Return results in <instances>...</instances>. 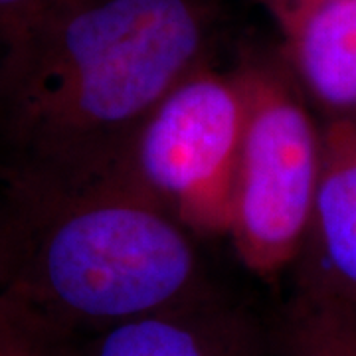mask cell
I'll use <instances>...</instances> for the list:
<instances>
[{
	"mask_svg": "<svg viewBox=\"0 0 356 356\" xmlns=\"http://www.w3.org/2000/svg\"><path fill=\"white\" fill-rule=\"evenodd\" d=\"M208 0H56L0 44V161L8 175L125 161L170 89L210 64Z\"/></svg>",
	"mask_w": 356,
	"mask_h": 356,
	"instance_id": "cell-1",
	"label": "cell"
},
{
	"mask_svg": "<svg viewBox=\"0 0 356 356\" xmlns=\"http://www.w3.org/2000/svg\"><path fill=\"white\" fill-rule=\"evenodd\" d=\"M0 184L2 291L83 339L218 293L198 238L125 161Z\"/></svg>",
	"mask_w": 356,
	"mask_h": 356,
	"instance_id": "cell-2",
	"label": "cell"
},
{
	"mask_svg": "<svg viewBox=\"0 0 356 356\" xmlns=\"http://www.w3.org/2000/svg\"><path fill=\"white\" fill-rule=\"evenodd\" d=\"M245 125L228 238L261 280L291 269L305 242L321 175L318 127L283 58L254 56L238 67Z\"/></svg>",
	"mask_w": 356,
	"mask_h": 356,
	"instance_id": "cell-3",
	"label": "cell"
},
{
	"mask_svg": "<svg viewBox=\"0 0 356 356\" xmlns=\"http://www.w3.org/2000/svg\"><path fill=\"white\" fill-rule=\"evenodd\" d=\"M243 125L240 72L224 74L206 64L143 121L125 166L196 238H228Z\"/></svg>",
	"mask_w": 356,
	"mask_h": 356,
	"instance_id": "cell-4",
	"label": "cell"
},
{
	"mask_svg": "<svg viewBox=\"0 0 356 356\" xmlns=\"http://www.w3.org/2000/svg\"><path fill=\"white\" fill-rule=\"evenodd\" d=\"M293 291L356 301V119L323 127L321 175Z\"/></svg>",
	"mask_w": 356,
	"mask_h": 356,
	"instance_id": "cell-5",
	"label": "cell"
},
{
	"mask_svg": "<svg viewBox=\"0 0 356 356\" xmlns=\"http://www.w3.org/2000/svg\"><path fill=\"white\" fill-rule=\"evenodd\" d=\"M83 356H269L267 331L216 293L86 339Z\"/></svg>",
	"mask_w": 356,
	"mask_h": 356,
	"instance_id": "cell-6",
	"label": "cell"
},
{
	"mask_svg": "<svg viewBox=\"0 0 356 356\" xmlns=\"http://www.w3.org/2000/svg\"><path fill=\"white\" fill-rule=\"evenodd\" d=\"M277 26L281 58L307 99L331 119H356V0H318Z\"/></svg>",
	"mask_w": 356,
	"mask_h": 356,
	"instance_id": "cell-7",
	"label": "cell"
},
{
	"mask_svg": "<svg viewBox=\"0 0 356 356\" xmlns=\"http://www.w3.org/2000/svg\"><path fill=\"white\" fill-rule=\"evenodd\" d=\"M267 343L269 356H356V301L291 291Z\"/></svg>",
	"mask_w": 356,
	"mask_h": 356,
	"instance_id": "cell-8",
	"label": "cell"
},
{
	"mask_svg": "<svg viewBox=\"0 0 356 356\" xmlns=\"http://www.w3.org/2000/svg\"><path fill=\"white\" fill-rule=\"evenodd\" d=\"M86 339L0 291V356H83Z\"/></svg>",
	"mask_w": 356,
	"mask_h": 356,
	"instance_id": "cell-9",
	"label": "cell"
},
{
	"mask_svg": "<svg viewBox=\"0 0 356 356\" xmlns=\"http://www.w3.org/2000/svg\"><path fill=\"white\" fill-rule=\"evenodd\" d=\"M56 0H0V44Z\"/></svg>",
	"mask_w": 356,
	"mask_h": 356,
	"instance_id": "cell-10",
	"label": "cell"
},
{
	"mask_svg": "<svg viewBox=\"0 0 356 356\" xmlns=\"http://www.w3.org/2000/svg\"><path fill=\"white\" fill-rule=\"evenodd\" d=\"M261 2H264L267 10L273 14L275 22H281L283 18L291 16L293 13L305 8L313 2H318V0H261Z\"/></svg>",
	"mask_w": 356,
	"mask_h": 356,
	"instance_id": "cell-11",
	"label": "cell"
},
{
	"mask_svg": "<svg viewBox=\"0 0 356 356\" xmlns=\"http://www.w3.org/2000/svg\"><path fill=\"white\" fill-rule=\"evenodd\" d=\"M4 285V257H2V245H0V291Z\"/></svg>",
	"mask_w": 356,
	"mask_h": 356,
	"instance_id": "cell-12",
	"label": "cell"
},
{
	"mask_svg": "<svg viewBox=\"0 0 356 356\" xmlns=\"http://www.w3.org/2000/svg\"><path fill=\"white\" fill-rule=\"evenodd\" d=\"M4 180V165H2V161H0V182Z\"/></svg>",
	"mask_w": 356,
	"mask_h": 356,
	"instance_id": "cell-13",
	"label": "cell"
}]
</instances>
